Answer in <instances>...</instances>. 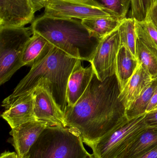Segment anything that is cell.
<instances>
[{
  "label": "cell",
  "instance_id": "obj_1",
  "mask_svg": "<svg viewBox=\"0 0 157 158\" xmlns=\"http://www.w3.org/2000/svg\"><path fill=\"white\" fill-rule=\"evenodd\" d=\"M120 93L115 75L101 81L94 73L83 95L64 114L66 127L76 130L90 147L127 118L125 108L119 98Z\"/></svg>",
  "mask_w": 157,
  "mask_h": 158
},
{
  "label": "cell",
  "instance_id": "obj_2",
  "mask_svg": "<svg viewBox=\"0 0 157 158\" xmlns=\"http://www.w3.org/2000/svg\"><path fill=\"white\" fill-rule=\"evenodd\" d=\"M78 60L53 47L46 57L31 68L12 94L2 101V106L7 109L18 98L33 91L41 80H45L54 100L64 112L67 106L68 80Z\"/></svg>",
  "mask_w": 157,
  "mask_h": 158
},
{
  "label": "cell",
  "instance_id": "obj_3",
  "mask_svg": "<svg viewBox=\"0 0 157 158\" xmlns=\"http://www.w3.org/2000/svg\"><path fill=\"white\" fill-rule=\"evenodd\" d=\"M33 32L71 57L90 62L101 40L91 36L82 20L44 15L31 24Z\"/></svg>",
  "mask_w": 157,
  "mask_h": 158
},
{
  "label": "cell",
  "instance_id": "obj_4",
  "mask_svg": "<svg viewBox=\"0 0 157 158\" xmlns=\"http://www.w3.org/2000/svg\"><path fill=\"white\" fill-rule=\"evenodd\" d=\"M83 143L74 128L48 126L28 155L29 158H87L91 154Z\"/></svg>",
  "mask_w": 157,
  "mask_h": 158
},
{
  "label": "cell",
  "instance_id": "obj_5",
  "mask_svg": "<svg viewBox=\"0 0 157 158\" xmlns=\"http://www.w3.org/2000/svg\"><path fill=\"white\" fill-rule=\"evenodd\" d=\"M31 27H0V84L5 83L22 67V56L33 35Z\"/></svg>",
  "mask_w": 157,
  "mask_h": 158
},
{
  "label": "cell",
  "instance_id": "obj_6",
  "mask_svg": "<svg viewBox=\"0 0 157 158\" xmlns=\"http://www.w3.org/2000/svg\"><path fill=\"white\" fill-rule=\"evenodd\" d=\"M146 114L126 119L90 147L96 158H116L147 126Z\"/></svg>",
  "mask_w": 157,
  "mask_h": 158
},
{
  "label": "cell",
  "instance_id": "obj_7",
  "mask_svg": "<svg viewBox=\"0 0 157 158\" xmlns=\"http://www.w3.org/2000/svg\"><path fill=\"white\" fill-rule=\"evenodd\" d=\"M44 15L80 20L111 16L90 0H48Z\"/></svg>",
  "mask_w": 157,
  "mask_h": 158
},
{
  "label": "cell",
  "instance_id": "obj_8",
  "mask_svg": "<svg viewBox=\"0 0 157 158\" xmlns=\"http://www.w3.org/2000/svg\"><path fill=\"white\" fill-rule=\"evenodd\" d=\"M120 47L119 28L100 40L90 62L100 81L115 75L116 59Z\"/></svg>",
  "mask_w": 157,
  "mask_h": 158
},
{
  "label": "cell",
  "instance_id": "obj_9",
  "mask_svg": "<svg viewBox=\"0 0 157 158\" xmlns=\"http://www.w3.org/2000/svg\"><path fill=\"white\" fill-rule=\"evenodd\" d=\"M34 113L37 120L49 126L66 127L64 114L54 100L46 80L39 82L33 91Z\"/></svg>",
  "mask_w": 157,
  "mask_h": 158
},
{
  "label": "cell",
  "instance_id": "obj_10",
  "mask_svg": "<svg viewBox=\"0 0 157 158\" xmlns=\"http://www.w3.org/2000/svg\"><path fill=\"white\" fill-rule=\"evenodd\" d=\"M35 13L30 0H0V27H25Z\"/></svg>",
  "mask_w": 157,
  "mask_h": 158
},
{
  "label": "cell",
  "instance_id": "obj_11",
  "mask_svg": "<svg viewBox=\"0 0 157 158\" xmlns=\"http://www.w3.org/2000/svg\"><path fill=\"white\" fill-rule=\"evenodd\" d=\"M48 126L47 123L37 120L12 129L10 135L13 137L12 144L18 157H23L28 154L32 146Z\"/></svg>",
  "mask_w": 157,
  "mask_h": 158
},
{
  "label": "cell",
  "instance_id": "obj_12",
  "mask_svg": "<svg viewBox=\"0 0 157 158\" xmlns=\"http://www.w3.org/2000/svg\"><path fill=\"white\" fill-rule=\"evenodd\" d=\"M33 91L18 98L1 115L11 129L37 120L34 113Z\"/></svg>",
  "mask_w": 157,
  "mask_h": 158
},
{
  "label": "cell",
  "instance_id": "obj_13",
  "mask_svg": "<svg viewBox=\"0 0 157 158\" xmlns=\"http://www.w3.org/2000/svg\"><path fill=\"white\" fill-rule=\"evenodd\" d=\"M81 61L78 59L68 80L66 98L70 106H74L83 95L95 73L91 65L84 68Z\"/></svg>",
  "mask_w": 157,
  "mask_h": 158
},
{
  "label": "cell",
  "instance_id": "obj_14",
  "mask_svg": "<svg viewBox=\"0 0 157 158\" xmlns=\"http://www.w3.org/2000/svg\"><path fill=\"white\" fill-rule=\"evenodd\" d=\"M153 80L149 73L138 63L135 72L119 95V99L126 110Z\"/></svg>",
  "mask_w": 157,
  "mask_h": 158
},
{
  "label": "cell",
  "instance_id": "obj_15",
  "mask_svg": "<svg viewBox=\"0 0 157 158\" xmlns=\"http://www.w3.org/2000/svg\"><path fill=\"white\" fill-rule=\"evenodd\" d=\"M157 146V127H147L116 158H136Z\"/></svg>",
  "mask_w": 157,
  "mask_h": 158
},
{
  "label": "cell",
  "instance_id": "obj_16",
  "mask_svg": "<svg viewBox=\"0 0 157 158\" xmlns=\"http://www.w3.org/2000/svg\"><path fill=\"white\" fill-rule=\"evenodd\" d=\"M53 46L39 34L33 32L27 44L23 56V66L33 67L39 63L51 52Z\"/></svg>",
  "mask_w": 157,
  "mask_h": 158
},
{
  "label": "cell",
  "instance_id": "obj_17",
  "mask_svg": "<svg viewBox=\"0 0 157 158\" xmlns=\"http://www.w3.org/2000/svg\"><path fill=\"white\" fill-rule=\"evenodd\" d=\"M137 58L124 46H121L116 59L115 76L122 91L138 66Z\"/></svg>",
  "mask_w": 157,
  "mask_h": 158
},
{
  "label": "cell",
  "instance_id": "obj_18",
  "mask_svg": "<svg viewBox=\"0 0 157 158\" xmlns=\"http://www.w3.org/2000/svg\"><path fill=\"white\" fill-rule=\"evenodd\" d=\"M82 20L91 36L101 40L119 28L123 20L109 16L87 19Z\"/></svg>",
  "mask_w": 157,
  "mask_h": 158
},
{
  "label": "cell",
  "instance_id": "obj_19",
  "mask_svg": "<svg viewBox=\"0 0 157 158\" xmlns=\"http://www.w3.org/2000/svg\"><path fill=\"white\" fill-rule=\"evenodd\" d=\"M136 56L138 63L153 80L157 78V51L138 37L136 39Z\"/></svg>",
  "mask_w": 157,
  "mask_h": 158
},
{
  "label": "cell",
  "instance_id": "obj_20",
  "mask_svg": "<svg viewBox=\"0 0 157 158\" xmlns=\"http://www.w3.org/2000/svg\"><path fill=\"white\" fill-rule=\"evenodd\" d=\"M157 88V78L154 79L139 97L125 110V116L130 120L146 113L147 109Z\"/></svg>",
  "mask_w": 157,
  "mask_h": 158
},
{
  "label": "cell",
  "instance_id": "obj_21",
  "mask_svg": "<svg viewBox=\"0 0 157 158\" xmlns=\"http://www.w3.org/2000/svg\"><path fill=\"white\" fill-rule=\"evenodd\" d=\"M119 31L121 46H124L136 58L135 19L131 17L123 19Z\"/></svg>",
  "mask_w": 157,
  "mask_h": 158
},
{
  "label": "cell",
  "instance_id": "obj_22",
  "mask_svg": "<svg viewBox=\"0 0 157 158\" xmlns=\"http://www.w3.org/2000/svg\"><path fill=\"white\" fill-rule=\"evenodd\" d=\"M94 5L112 17L123 19L126 18L131 6V0H90Z\"/></svg>",
  "mask_w": 157,
  "mask_h": 158
},
{
  "label": "cell",
  "instance_id": "obj_23",
  "mask_svg": "<svg viewBox=\"0 0 157 158\" xmlns=\"http://www.w3.org/2000/svg\"><path fill=\"white\" fill-rule=\"evenodd\" d=\"M135 31L137 37L157 51V28L150 20H135Z\"/></svg>",
  "mask_w": 157,
  "mask_h": 158
},
{
  "label": "cell",
  "instance_id": "obj_24",
  "mask_svg": "<svg viewBox=\"0 0 157 158\" xmlns=\"http://www.w3.org/2000/svg\"><path fill=\"white\" fill-rule=\"evenodd\" d=\"M131 18L140 22L146 19L141 0H131Z\"/></svg>",
  "mask_w": 157,
  "mask_h": 158
},
{
  "label": "cell",
  "instance_id": "obj_25",
  "mask_svg": "<svg viewBox=\"0 0 157 158\" xmlns=\"http://www.w3.org/2000/svg\"><path fill=\"white\" fill-rule=\"evenodd\" d=\"M144 120L147 127H157V110L146 113Z\"/></svg>",
  "mask_w": 157,
  "mask_h": 158
},
{
  "label": "cell",
  "instance_id": "obj_26",
  "mask_svg": "<svg viewBox=\"0 0 157 158\" xmlns=\"http://www.w3.org/2000/svg\"><path fill=\"white\" fill-rule=\"evenodd\" d=\"M146 20H149L157 28V3H154Z\"/></svg>",
  "mask_w": 157,
  "mask_h": 158
},
{
  "label": "cell",
  "instance_id": "obj_27",
  "mask_svg": "<svg viewBox=\"0 0 157 158\" xmlns=\"http://www.w3.org/2000/svg\"><path fill=\"white\" fill-rule=\"evenodd\" d=\"M157 110V88L150 100V103L147 109L146 113Z\"/></svg>",
  "mask_w": 157,
  "mask_h": 158
},
{
  "label": "cell",
  "instance_id": "obj_28",
  "mask_svg": "<svg viewBox=\"0 0 157 158\" xmlns=\"http://www.w3.org/2000/svg\"><path fill=\"white\" fill-rule=\"evenodd\" d=\"M142 6L146 18H147V15L154 4V0H141Z\"/></svg>",
  "mask_w": 157,
  "mask_h": 158
},
{
  "label": "cell",
  "instance_id": "obj_29",
  "mask_svg": "<svg viewBox=\"0 0 157 158\" xmlns=\"http://www.w3.org/2000/svg\"><path fill=\"white\" fill-rule=\"evenodd\" d=\"M32 2V5L34 7L35 12L39 11L45 7L48 0H30Z\"/></svg>",
  "mask_w": 157,
  "mask_h": 158
},
{
  "label": "cell",
  "instance_id": "obj_30",
  "mask_svg": "<svg viewBox=\"0 0 157 158\" xmlns=\"http://www.w3.org/2000/svg\"><path fill=\"white\" fill-rule=\"evenodd\" d=\"M136 158H157V146L152 150Z\"/></svg>",
  "mask_w": 157,
  "mask_h": 158
},
{
  "label": "cell",
  "instance_id": "obj_31",
  "mask_svg": "<svg viewBox=\"0 0 157 158\" xmlns=\"http://www.w3.org/2000/svg\"><path fill=\"white\" fill-rule=\"evenodd\" d=\"M17 157L18 155L16 153L5 151L1 154L0 158H17Z\"/></svg>",
  "mask_w": 157,
  "mask_h": 158
},
{
  "label": "cell",
  "instance_id": "obj_32",
  "mask_svg": "<svg viewBox=\"0 0 157 158\" xmlns=\"http://www.w3.org/2000/svg\"><path fill=\"white\" fill-rule=\"evenodd\" d=\"M87 158H96L95 157V156H94V155L93 154H91V155H90V156H88V157Z\"/></svg>",
  "mask_w": 157,
  "mask_h": 158
},
{
  "label": "cell",
  "instance_id": "obj_33",
  "mask_svg": "<svg viewBox=\"0 0 157 158\" xmlns=\"http://www.w3.org/2000/svg\"><path fill=\"white\" fill-rule=\"evenodd\" d=\"M17 158H29V157L28 155H26V156L23 157H18V156Z\"/></svg>",
  "mask_w": 157,
  "mask_h": 158
},
{
  "label": "cell",
  "instance_id": "obj_34",
  "mask_svg": "<svg viewBox=\"0 0 157 158\" xmlns=\"http://www.w3.org/2000/svg\"><path fill=\"white\" fill-rule=\"evenodd\" d=\"M157 3V0H154V3Z\"/></svg>",
  "mask_w": 157,
  "mask_h": 158
}]
</instances>
